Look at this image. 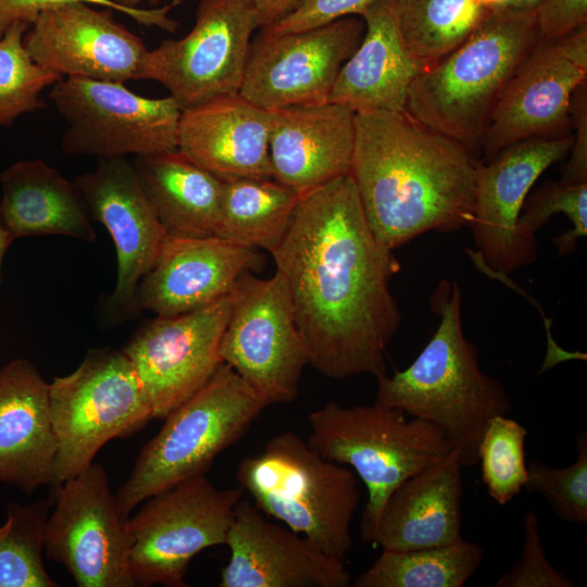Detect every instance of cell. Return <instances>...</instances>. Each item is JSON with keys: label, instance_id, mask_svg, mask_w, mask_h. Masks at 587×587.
I'll list each match as a JSON object with an SVG mask.
<instances>
[{"label": "cell", "instance_id": "cell-1", "mask_svg": "<svg viewBox=\"0 0 587 587\" xmlns=\"http://www.w3.org/2000/svg\"><path fill=\"white\" fill-rule=\"evenodd\" d=\"M270 252L309 364L333 379L386 374V350L401 324L389 284L401 265L371 229L351 174L300 197Z\"/></svg>", "mask_w": 587, "mask_h": 587}, {"label": "cell", "instance_id": "cell-2", "mask_svg": "<svg viewBox=\"0 0 587 587\" xmlns=\"http://www.w3.org/2000/svg\"><path fill=\"white\" fill-rule=\"evenodd\" d=\"M479 164L405 111L355 114L350 174L371 229L392 251L429 230L470 226Z\"/></svg>", "mask_w": 587, "mask_h": 587}, {"label": "cell", "instance_id": "cell-3", "mask_svg": "<svg viewBox=\"0 0 587 587\" xmlns=\"http://www.w3.org/2000/svg\"><path fill=\"white\" fill-rule=\"evenodd\" d=\"M429 304L439 317L434 335L405 370L376 378L375 403L433 424L463 467L474 466L487 425L510 414L512 401L501 382L482 370L477 348L464 336L458 282L440 280Z\"/></svg>", "mask_w": 587, "mask_h": 587}, {"label": "cell", "instance_id": "cell-4", "mask_svg": "<svg viewBox=\"0 0 587 587\" xmlns=\"http://www.w3.org/2000/svg\"><path fill=\"white\" fill-rule=\"evenodd\" d=\"M540 39L535 10L488 11L460 46L420 72L404 111L476 157L500 93Z\"/></svg>", "mask_w": 587, "mask_h": 587}, {"label": "cell", "instance_id": "cell-5", "mask_svg": "<svg viewBox=\"0 0 587 587\" xmlns=\"http://www.w3.org/2000/svg\"><path fill=\"white\" fill-rule=\"evenodd\" d=\"M236 476L265 515L345 561L352 548L351 523L360 501L352 470L322 458L287 430L273 436L258 455L243 458Z\"/></svg>", "mask_w": 587, "mask_h": 587}, {"label": "cell", "instance_id": "cell-6", "mask_svg": "<svg viewBox=\"0 0 587 587\" xmlns=\"http://www.w3.org/2000/svg\"><path fill=\"white\" fill-rule=\"evenodd\" d=\"M309 447L322 458L349 465L367 489L362 540L373 544L380 512L407 478L454 448L433 424L377 403L341 407L328 401L308 417Z\"/></svg>", "mask_w": 587, "mask_h": 587}, {"label": "cell", "instance_id": "cell-7", "mask_svg": "<svg viewBox=\"0 0 587 587\" xmlns=\"http://www.w3.org/2000/svg\"><path fill=\"white\" fill-rule=\"evenodd\" d=\"M266 405L227 364L163 420L140 450L115 494L121 516L187 478L207 474L215 458L238 441Z\"/></svg>", "mask_w": 587, "mask_h": 587}, {"label": "cell", "instance_id": "cell-8", "mask_svg": "<svg viewBox=\"0 0 587 587\" xmlns=\"http://www.w3.org/2000/svg\"><path fill=\"white\" fill-rule=\"evenodd\" d=\"M49 399L58 446L52 490L85 471L109 440L152 420L130 361L111 347L89 349L74 372L54 377Z\"/></svg>", "mask_w": 587, "mask_h": 587}, {"label": "cell", "instance_id": "cell-9", "mask_svg": "<svg viewBox=\"0 0 587 587\" xmlns=\"http://www.w3.org/2000/svg\"><path fill=\"white\" fill-rule=\"evenodd\" d=\"M242 494L239 486L218 489L203 474L146 499L125 521L133 538L130 569L136 586L186 587L193 557L226 545Z\"/></svg>", "mask_w": 587, "mask_h": 587}, {"label": "cell", "instance_id": "cell-10", "mask_svg": "<svg viewBox=\"0 0 587 587\" xmlns=\"http://www.w3.org/2000/svg\"><path fill=\"white\" fill-rule=\"evenodd\" d=\"M220 357L267 407L295 401L309 364L290 296L279 272L266 279L247 272L233 289Z\"/></svg>", "mask_w": 587, "mask_h": 587}, {"label": "cell", "instance_id": "cell-11", "mask_svg": "<svg viewBox=\"0 0 587 587\" xmlns=\"http://www.w3.org/2000/svg\"><path fill=\"white\" fill-rule=\"evenodd\" d=\"M49 98L67 124L65 153L102 160L177 149L182 110L171 96L147 98L121 83L65 77Z\"/></svg>", "mask_w": 587, "mask_h": 587}, {"label": "cell", "instance_id": "cell-12", "mask_svg": "<svg viewBox=\"0 0 587 587\" xmlns=\"http://www.w3.org/2000/svg\"><path fill=\"white\" fill-rule=\"evenodd\" d=\"M260 27L251 0H200L186 36L148 51L141 79L165 87L182 111L238 95Z\"/></svg>", "mask_w": 587, "mask_h": 587}, {"label": "cell", "instance_id": "cell-13", "mask_svg": "<svg viewBox=\"0 0 587 587\" xmlns=\"http://www.w3.org/2000/svg\"><path fill=\"white\" fill-rule=\"evenodd\" d=\"M43 554L62 564L78 587H135L133 538L121 516L109 476L91 463L52 490Z\"/></svg>", "mask_w": 587, "mask_h": 587}, {"label": "cell", "instance_id": "cell-14", "mask_svg": "<svg viewBox=\"0 0 587 587\" xmlns=\"http://www.w3.org/2000/svg\"><path fill=\"white\" fill-rule=\"evenodd\" d=\"M364 30L362 17L351 15L282 35L259 32L239 95L265 110L328 103L338 73Z\"/></svg>", "mask_w": 587, "mask_h": 587}, {"label": "cell", "instance_id": "cell-15", "mask_svg": "<svg viewBox=\"0 0 587 587\" xmlns=\"http://www.w3.org/2000/svg\"><path fill=\"white\" fill-rule=\"evenodd\" d=\"M232 301L230 290L203 308L157 316L142 324L123 347L152 419L163 420L202 388L223 363L220 344Z\"/></svg>", "mask_w": 587, "mask_h": 587}, {"label": "cell", "instance_id": "cell-16", "mask_svg": "<svg viewBox=\"0 0 587 587\" xmlns=\"http://www.w3.org/2000/svg\"><path fill=\"white\" fill-rule=\"evenodd\" d=\"M587 79V25L540 39L521 62L488 120L482 146L486 162L505 147L559 136L571 122L574 91Z\"/></svg>", "mask_w": 587, "mask_h": 587}, {"label": "cell", "instance_id": "cell-17", "mask_svg": "<svg viewBox=\"0 0 587 587\" xmlns=\"http://www.w3.org/2000/svg\"><path fill=\"white\" fill-rule=\"evenodd\" d=\"M572 143L571 135L534 137L479 164L470 224L477 250H466L474 264L509 275L536 260V239L521 234L519 217L535 182Z\"/></svg>", "mask_w": 587, "mask_h": 587}, {"label": "cell", "instance_id": "cell-18", "mask_svg": "<svg viewBox=\"0 0 587 587\" xmlns=\"http://www.w3.org/2000/svg\"><path fill=\"white\" fill-rule=\"evenodd\" d=\"M70 2L42 11L24 35L32 59L61 77L141 79L149 49L111 9Z\"/></svg>", "mask_w": 587, "mask_h": 587}, {"label": "cell", "instance_id": "cell-19", "mask_svg": "<svg viewBox=\"0 0 587 587\" xmlns=\"http://www.w3.org/2000/svg\"><path fill=\"white\" fill-rule=\"evenodd\" d=\"M73 182L90 218L107 228L115 246L117 276L109 309L117 317L135 314L137 287L152 267L166 234L126 158L99 160L92 172Z\"/></svg>", "mask_w": 587, "mask_h": 587}, {"label": "cell", "instance_id": "cell-20", "mask_svg": "<svg viewBox=\"0 0 587 587\" xmlns=\"http://www.w3.org/2000/svg\"><path fill=\"white\" fill-rule=\"evenodd\" d=\"M229 560L220 587H347L345 561L326 554L240 499L228 529Z\"/></svg>", "mask_w": 587, "mask_h": 587}, {"label": "cell", "instance_id": "cell-21", "mask_svg": "<svg viewBox=\"0 0 587 587\" xmlns=\"http://www.w3.org/2000/svg\"><path fill=\"white\" fill-rule=\"evenodd\" d=\"M260 263L252 248L215 236H166L137 287L136 309L173 316L203 308L227 295L241 275L260 267Z\"/></svg>", "mask_w": 587, "mask_h": 587}, {"label": "cell", "instance_id": "cell-22", "mask_svg": "<svg viewBox=\"0 0 587 587\" xmlns=\"http://www.w3.org/2000/svg\"><path fill=\"white\" fill-rule=\"evenodd\" d=\"M270 111L273 178L300 197L350 174L355 113L325 103Z\"/></svg>", "mask_w": 587, "mask_h": 587}, {"label": "cell", "instance_id": "cell-23", "mask_svg": "<svg viewBox=\"0 0 587 587\" xmlns=\"http://www.w3.org/2000/svg\"><path fill=\"white\" fill-rule=\"evenodd\" d=\"M270 111L224 97L182 111L177 149L221 180L273 178Z\"/></svg>", "mask_w": 587, "mask_h": 587}, {"label": "cell", "instance_id": "cell-24", "mask_svg": "<svg viewBox=\"0 0 587 587\" xmlns=\"http://www.w3.org/2000/svg\"><path fill=\"white\" fill-rule=\"evenodd\" d=\"M49 384L28 360L0 369V482L32 495L50 485L57 457Z\"/></svg>", "mask_w": 587, "mask_h": 587}, {"label": "cell", "instance_id": "cell-25", "mask_svg": "<svg viewBox=\"0 0 587 587\" xmlns=\"http://www.w3.org/2000/svg\"><path fill=\"white\" fill-rule=\"evenodd\" d=\"M462 469L453 449L403 480L380 512L373 544L383 550L409 551L463 539Z\"/></svg>", "mask_w": 587, "mask_h": 587}, {"label": "cell", "instance_id": "cell-26", "mask_svg": "<svg viewBox=\"0 0 587 587\" xmlns=\"http://www.w3.org/2000/svg\"><path fill=\"white\" fill-rule=\"evenodd\" d=\"M359 16L365 24L364 35L341 66L329 102L355 114L404 111L409 89L421 68L402 40L396 0H376Z\"/></svg>", "mask_w": 587, "mask_h": 587}, {"label": "cell", "instance_id": "cell-27", "mask_svg": "<svg viewBox=\"0 0 587 587\" xmlns=\"http://www.w3.org/2000/svg\"><path fill=\"white\" fill-rule=\"evenodd\" d=\"M0 217L14 237L62 235L93 242L88 210L74 182L42 160H20L0 175Z\"/></svg>", "mask_w": 587, "mask_h": 587}, {"label": "cell", "instance_id": "cell-28", "mask_svg": "<svg viewBox=\"0 0 587 587\" xmlns=\"http://www.w3.org/2000/svg\"><path fill=\"white\" fill-rule=\"evenodd\" d=\"M133 165L166 236H215L223 180L178 149L138 155Z\"/></svg>", "mask_w": 587, "mask_h": 587}, {"label": "cell", "instance_id": "cell-29", "mask_svg": "<svg viewBox=\"0 0 587 587\" xmlns=\"http://www.w3.org/2000/svg\"><path fill=\"white\" fill-rule=\"evenodd\" d=\"M300 196L274 178L223 182L215 237L273 250L284 237Z\"/></svg>", "mask_w": 587, "mask_h": 587}, {"label": "cell", "instance_id": "cell-30", "mask_svg": "<svg viewBox=\"0 0 587 587\" xmlns=\"http://www.w3.org/2000/svg\"><path fill=\"white\" fill-rule=\"evenodd\" d=\"M483 548L461 539L409 551L383 550L354 579L355 587H463L479 569Z\"/></svg>", "mask_w": 587, "mask_h": 587}, {"label": "cell", "instance_id": "cell-31", "mask_svg": "<svg viewBox=\"0 0 587 587\" xmlns=\"http://www.w3.org/2000/svg\"><path fill=\"white\" fill-rule=\"evenodd\" d=\"M396 8L402 40L421 72L460 46L488 12L476 0H396Z\"/></svg>", "mask_w": 587, "mask_h": 587}, {"label": "cell", "instance_id": "cell-32", "mask_svg": "<svg viewBox=\"0 0 587 587\" xmlns=\"http://www.w3.org/2000/svg\"><path fill=\"white\" fill-rule=\"evenodd\" d=\"M51 501L8 505L0 527V587H57L43 564L45 527Z\"/></svg>", "mask_w": 587, "mask_h": 587}, {"label": "cell", "instance_id": "cell-33", "mask_svg": "<svg viewBox=\"0 0 587 587\" xmlns=\"http://www.w3.org/2000/svg\"><path fill=\"white\" fill-rule=\"evenodd\" d=\"M28 28L16 23L0 39V128L43 109L42 90L63 78L32 59L23 43Z\"/></svg>", "mask_w": 587, "mask_h": 587}, {"label": "cell", "instance_id": "cell-34", "mask_svg": "<svg viewBox=\"0 0 587 587\" xmlns=\"http://www.w3.org/2000/svg\"><path fill=\"white\" fill-rule=\"evenodd\" d=\"M526 428L508 415H498L487 425L478 447L482 480L498 504L512 501L527 479Z\"/></svg>", "mask_w": 587, "mask_h": 587}, {"label": "cell", "instance_id": "cell-35", "mask_svg": "<svg viewBox=\"0 0 587 587\" xmlns=\"http://www.w3.org/2000/svg\"><path fill=\"white\" fill-rule=\"evenodd\" d=\"M577 459L565 467L540 461L527 465L524 489L540 492L558 519L575 525L587 524V433L576 437Z\"/></svg>", "mask_w": 587, "mask_h": 587}, {"label": "cell", "instance_id": "cell-36", "mask_svg": "<svg viewBox=\"0 0 587 587\" xmlns=\"http://www.w3.org/2000/svg\"><path fill=\"white\" fill-rule=\"evenodd\" d=\"M567 216L572 228L554 238L560 253L574 251L577 240L587 235V183L566 184L550 182L532 196H527L520 217L519 229L528 239H536V232L551 218L553 214Z\"/></svg>", "mask_w": 587, "mask_h": 587}, {"label": "cell", "instance_id": "cell-37", "mask_svg": "<svg viewBox=\"0 0 587 587\" xmlns=\"http://www.w3.org/2000/svg\"><path fill=\"white\" fill-rule=\"evenodd\" d=\"M524 544L515 564L494 584L496 587H573L574 580L557 570L546 557L535 511L523 516Z\"/></svg>", "mask_w": 587, "mask_h": 587}, {"label": "cell", "instance_id": "cell-38", "mask_svg": "<svg viewBox=\"0 0 587 587\" xmlns=\"http://www.w3.org/2000/svg\"><path fill=\"white\" fill-rule=\"evenodd\" d=\"M77 1L117 11L141 25L158 27L168 33H174L179 25L177 21L170 17L168 13L182 0H174L163 7L137 10H128L107 0H0V39L16 23H25L30 26L42 11Z\"/></svg>", "mask_w": 587, "mask_h": 587}, {"label": "cell", "instance_id": "cell-39", "mask_svg": "<svg viewBox=\"0 0 587 587\" xmlns=\"http://www.w3.org/2000/svg\"><path fill=\"white\" fill-rule=\"evenodd\" d=\"M376 0H303L278 22L260 28L265 35H282L328 24L341 17L360 15Z\"/></svg>", "mask_w": 587, "mask_h": 587}, {"label": "cell", "instance_id": "cell-40", "mask_svg": "<svg viewBox=\"0 0 587 587\" xmlns=\"http://www.w3.org/2000/svg\"><path fill=\"white\" fill-rule=\"evenodd\" d=\"M535 14L541 39L561 38L587 25V0H540Z\"/></svg>", "mask_w": 587, "mask_h": 587}, {"label": "cell", "instance_id": "cell-41", "mask_svg": "<svg viewBox=\"0 0 587 587\" xmlns=\"http://www.w3.org/2000/svg\"><path fill=\"white\" fill-rule=\"evenodd\" d=\"M571 122L574 126L571 155L562 171L561 182L587 183V84L574 91L571 102Z\"/></svg>", "mask_w": 587, "mask_h": 587}, {"label": "cell", "instance_id": "cell-42", "mask_svg": "<svg viewBox=\"0 0 587 587\" xmlns=\"http://www.w3.org/2000/svg\"><path fill=\"white\" fill-rule=\"evenodd\" d=\"M260 18V28L267 27L291 13L303 0H251Z\"/></svg>", "mask_w": 587, "mask_h": 587}, {"label": "cell", "instance_id": "cell-43", "mask_svg": "<svg viewBox=\"0 0 587 587\" xmlns=\"http://www.w3.org/2000/svg\"><path fill=\"white\" fill-rule=\"evenodd\" d=\"M14 240H15L14 237L8 230V228L5 227V225L3 224L0 217V285H1V279H2V275H1L2 262H3L8 248ZM0 299H1V292H0Z\"/></svg>", "mask_w": 587, "mask_h": 587}, {"label": "cell", "instance_id": "cell-44", "mask_svg": "<svg viewBox=\"0 0 587 587\" xmlns=\"http://www.w3.org/2000/svg\"><path fill=\"white\" fill-rule=\"evenodd\" d=\"M107 1H110L112 3H115V4L120 5V7L128 9V10H137V9H140L141 8L140 5L143 4V3L150 4L153 8H157L158 4L162 0H107Z\"/></svg>", "mask_w": 587, "mask_h": 587}, {"label": "cell", "instance_id": "cell-45", "mask_svg": "<svg viewBox=\"0 0 587 587\" xmlns=\"http://www.w3.org/2000/svg\"><path fill=\"white\" fill-rule=\"evenodd\" d=\"M484 9L491 11L509 8L513 0H476Z\"/></svg>", "mask_w": 587, "mask_h": 587}, {"label": "cell", "instance_id": "cell-46", "mask_svg": "<svg viewBox=\"0 0 587 587\" xmlns=\"http://www.w3.org/2000/svg\"><path fill=\"white\" fill-rule=\"evenodd\" d=\"M540 0H513L509 8L520 10H535Z\"/></svg>", "mask_w": 587, "mask_h": 587}]
</instances>
